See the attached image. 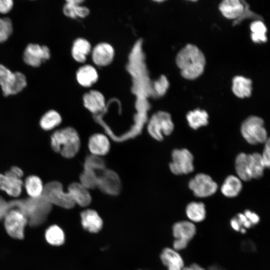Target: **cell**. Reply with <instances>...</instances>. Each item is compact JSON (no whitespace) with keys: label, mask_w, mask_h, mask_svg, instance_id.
Masks as SVG:
<instances>
[{"label":"cell","mask_w":270,"mask_h":270,"mask_svg":"<svg viewBox=\"0 0 270 270\" xmlns=\"http://www.w3.org/2000/svg\"><path fill=\"white\" fill-rule=\"evenodd\" d=\"M5 229L8 234L15 238L22 240L24 236V228L28 223L26 216L19 210L12 208L4 217Z\"/></svg>","instance_id":"obj_9"},{"label":"cell","mask_w":270,"mask_h":270,"mask_svg":"<svg viewBox=\"0 0 270 270\" xmlns=\"http://www.w3.org/2000/svg\"><path fill=\"white\" fill-rule=\"evenodd\" d=\"M114 51L113 47L106 42L96 45L92 50L93 62L97 66H103L110 64L113 60Z\"/></svg>","instance_id":"obj_13"},{"label":"cell","mask_w":270,"mask_h":270,"mask_svg":"<svg viewBox=\"0 0 270 270\" xmlns=\"http://www.w3.org/2000/svg\"><path fill=\"white\" fill-rule=\"evenodd\" d=\"M244 214L252 226L257 224L260 221L258 216L250 210H246Z\"/></svg>","instance_id":"obj_43"},{"label":"cell","mask_w":270,"mask_h":270,"mask_svg":"<svg viewBox=\"0 0 270 270\" xmlns=\"http://www.w3.org/2000/svg\"><path fill=\"white\" fill-rule=\"evenodd\" d=\"M42 196L51 204L66 209L72 208L75 204L68 192H65L62 184L57 181L48 183L44 187Z\"/></svg>","instance_id":"obj_7"},{"label":"cell","mask_w":270,"mask_h":270,"mask_svg":"<svg viewBox=\"0 0 270 270\" xmlns=\"http://www.w3.org/2000/svg\"><path fill=\"white\" fill-rule=\"evenodd\" d=\"M218 8L224 17L236 20L242 14L244 6L242 0H224L220 4Z\"/></svg>","instance_id":"obj_19"},{"label":"cell","mask_w":270,"mask_h":270,"mask_svg":"<svg viewBox=\"0 0 270 270\" xmlns=\"http://www.w3.org/2000/svg\"><path fill=\"white\" fill-rule=\"evenodd\" d=\"M252 82L250 79L237 76L232 79V90L238 98H243L251 95Z\"/></svg>","instance_id":"obj_24"},{"label":"cell","mask_w":270,"mask_h":270,"mask_svg":"<svg viewBox=\"0 0 270 270\" xmlns=\"http://www.w3.org/2000/svg\"><path fill=\"white\" fill-rule=\"evenodd\" d=\"M10 210V208L8 202H6L0 196V220L4 218Z\"/></svg>","instance_id":"obj_42"},{"label":"cell","mask_w":270,"mask_h":270,"mask_svg":"<svg viewBox=\"0 0 270 270\" xmlns=\"http://www.w3.org/2000/svg\"><path fill=\"white\" fill-rule=\"evenodd\" d=\"M250 29L252 32L251 38L254 42L260 43L266 42V28L261 20H256L250 24Z\"/></svg>","instance_id":"obj_33"},{"label":"cell","mask_w":270,"mask_h":270,"mask_svg":"<svg viewBox=\"0 0 270 270\" xmlns=\"http://www.w3.org/2000/svg\"><path fill=\"white\" fill-rule=\"evenodd\" d=\"M91 51L90 43L84 38L76 39L72 48V55L74 59L80 63L84 62L87 56Z\"/></svg>","instance_id":"obj_25"},{"label":"cell","mask_w":270,"mask_h":270,"mask_svg":"<svg viewBox=\"0 0 270 270\" xmlns=\"http://www.w3.org/2000/svg\"><path fill=\"white\" fill-rule=\"evenodd\" d=\"M80 178V182L88 190L97 188L98 175L96 172L84 169Z\"/></svg>","instance_id":"obj_35"},{"label":"cell","mask_w":270,"mask_h":270,"mask_svg":"<svg viewBox=\"0 0 270 270\" xmlns=\"http://www.w3.org/2000/svg\"><path fill=\"white\" fill-rule=\"evenodd\" d=\"M147 128L150 135L160 141L162 140L164 136H169L172 132L174 124L168 112L158 111L151 116Z\"/></svg>","instance_id":"obj_6"},{"label":"cell","mask_w":270,"mask_h":270,"mask_svg":"<svg viewBox=\"0 0 270 270\" xmlns=\"http://www.w3.org/2000/svg\"><path fill=\"white\" fill-rule=\"evenodd\" d=\"M244 6V10L240 16L236 20H234L233 22L234 25H236V24H238L240 23L242 20L244 18H254V19H256V20H262V17L259 16L258 15L256 14L250 10L249 8L248 4L244 1L242 0Z\"/></svg>","instance_id":"obj_39"},{"label":"cell","mask_w":270,"mask_h":270,"mask_svg":"<svg viewBox=\"0 0 270 270\" xmlns=\"http://www.w3.org/2000/svg\"><path fill=\"white\" fill-rule=\"evenodd\" d=\"M209 270H223L217 266H212L209 268Z\"/></svg>","instance_id":"obj_49"},{"label":"cell","mask_w":270,"mask_h":270,"mask_svg":"<svg viewBox=\"0 0 270 270\" xmlns=\"http://www.w3.org/2000/svg\"><path fill=\"white\" fill-rule=\"evenodd\" d=\"M188 126L194 130L206 126L208 123V114L203 110L197 108L189 112L186 116Z\"/></svg>","instance_id":"obj_27"},{"label":"cell","mask_w":270,"mask_h":270,"mask_svg":"<svg viewBox=\"0 0 270 270\" xmlns=\"http://www.w3.org/2000/svg\"><path fill=\"white\" fill-rule=\"evenodd\" d=\"M230 224L232 228L236 231L239 232L243 228L236 216L231 219Z\"/></svg>","instance_id":"obj_47"},{"label":"cell","mask_w":270,"mask_h":270,"mask_svg":"<svg viewBox=\"0 0 270 270\" xmlns=\"http://www.w3.org/2000/svg\"><path fill=\"white\" fill-rule=\"evenodd\" d=\"M10 208H16L26 218L32 227L42 224L51 211V204L42 195L38 198L18 200L8 202Z\"/></svg>","instance_id":"obj_1"},{"label":"cell","mask_w":270,"mask_h":270,"mask_svg":"<svg viewBox=\"0 0 270 270\" xmlns=\"http://www.w3.org/2000/svg\"><path fill=\"white\" fill-rule=\"evenodd\" d=\"M6 172L10 174L19 178H21L23 176V172L22 170L16 166L12 167L9 170L7 171Z\"/></svg>","instance_id":"obj_46"},{"label":"cell","mask_w":270,"mask_h":270,"mask_svg":"<svg viewBox=\"0 0 270 270\" xmlns=\"http://www.w3.org/2000/svg\"><path fill=\"white\" fill-rule=\"evenodd\" d=\"M14 2L12 0H0V13L6 14L12 9Z\"/></svg>","instance_id":"obj_41"},{"label":"cell","mask_w":270,"mask_h":270,"mask_svg":"<svg viewBox=\"0 0 270 270\" xmlns=\"http://www.w3.org/2000/svg\"><path fill=\"white\" fill-rule=\"evenodd\" d=\"M88 147L92 154L101 157L108 152L110 142L105 135L95 134L90 138Z\"/></svg>","instance_id":"obj_17"},{"label":"cell","mask_w":270,"mask_h":270,"mask_svg":"<svg viewBox=\"0 0 270 270\" xmlns=\"http://www.w3.org/2000/svg\"><path fill=\"white\" fill-rule=\"evenodd\" d=\"M75 204L80 206H88L91 202L92 197L89 190L80 182H73L68 187V191Z\"/></svg>","instance_id":"obj_16"},{"label":"cell","mask_w":270,"mask_h":270,"mask_svg":"<svg viewBox=\"0 0 270 270\" xmlns=\"http://www.w3.org/2000/svg\"><path fill=\"white\" fill-rule=\"evenodd\" d=\"M84 0H68L66 1L62 9L64 14L68 17L75 18L80 17L82 6Z\"/></svg>","instance_id":"obj_34"},{"label":"cell","mask_w":270,"mask_h":270,"mask_svg":"<svg viewBox=\"0 0 270 270\" xmlns=\"http://www.w3.org/2000/svg\"><path fill=\"white\" fill-rule=\"evenodd\" d=\"M98 74L95 68L89 64L84 65L78 68L76 78L78 84L84 87H90L98 80Z\"/></svg>","instance_id":"obj_21"},{"label":"cell","mask_w":270,"mask_h":270,"mask_svg":"<svg viewBox=\"0 0 270 270\" xmlns=\"http://www.w3.org/2000/svg\"><path fill=\"white\" fill-rule=\"evenodd\" d=\"M80 218L82 228L90 232L96 233L102 228V220L94 210L88 209L82 211Z\"/></svg>","instance_id":"obj_15"},{"label":"cell","mask_w":270,"mask_h":270,"mask_svg":"<svg viewBox=\"0 0 270 270\" xmlns=\"http://www.w3.org/2000/svg\"><path fill=\"white\" fill-rule=\"evenodd\" d=\"M22 182L21 178L15 177L6 172L0 174V189L12 196H18L22 192Z\"/></svg>","instance_id":"obj_18"},{"label":"cell","mask_w":270,"mask_h":270,"mask_svg":"<svg viewBox=\"0 0 270 270\" xmlns=\"http://www.w3.org/2000/svg\"><path fill=\"white\" fill-rule=\"evenodd\" d=\"M240 132L243 138L250 144H264L268 138L264 120L256 116H248L242 122Z\"/></svg>","instance_id":"obj_4"},{"label":"cell","mask_w":270,"mask_h":270,"mask_svg":"<svg viewBox=\"0 0 270 270\" xmlns=\"http://www.w3.org/2000/svg\"><path fill=\"white\" fill-rule=\"evenodd\" d=\"M169 164L171 172L176 175L186 174L194 170V156L186 148L174 149Z\"/></svg>","instance_id":"obj_8"},{"label":"cell","mask_w":270,"mask_h":270,"mask_svg":"<svg viewBox=\"0 0 270 270\" xmlns=\"http://www.w3.org/2000/svg\"><path fill=\"white\" fill-rule=\"evenodd\" d=\"M26 78L20 72H12L0 64V86L5 96L16 94L26 86Z\"/></svg>","instance_id":"obj_5"},{"label":"cell","mask_w":270,"mask_h":270,"mask_svg":"<svg viewBox=\"0 0 270 270\" xmlns=\"http://www.w3.org/2000/svg\"><path fill=\"white\" fill-rule=\"evenodd\" d=\"M52 150L66 158H72L80 148V136L76 130L67 127L56 130L51 136Z\"/></svg>","instance_id":"obj_3"},{"label":"cell","mask_w":270,"mask_h":270,"mask_svg":"<svg viewBox=\"0 0 270 270\" xmlns=\"http://www.w3.org/2000/svg\"><path fill=\"white\" fill-rule=\"evenodd\" d=\"M195 226L188 221H181L174 224L172 226V233L176 239L188 242L195 235Z\"/></svg>","instance_id":"obj_22"},{"label":"cell","mask_w":270,"mask_h":270,"mask_svg":"<svg viewBox=\"0 0 270 270\" xmlns=\"http://www.w3.org/2000/svg\"><path fill=\"white\" fill-rule=\"evenodd\" d=\"M97 188L106 194L116 196L120 192L122 184L116 172L105 169L98 176Z\"/></svg>","instance_id":"obj_12"},{"label":"cell","mask_w":270,"mask_h":270,"mask_svg":"<svg viewBox=\"0 0 270 270\" xmlns=\"http://www.w3.org/2000/svg\"><path fill=\"white\" fill-rule=\"evenodd\" d=\"M235 170L237 176L244 181L252 179L249 164L248 154L240 152L235 159Z\"/></svg>","instance_id":"obj_26"},{"label":"cell","mask_w":270,"mask_h":270,"mask_svg":"<svg viewBox=\"0 0 270 270\" xmlns=\"http://www.w3.org/2000/svg\"><path fill=\"white\" fill-rule=\"evenodd\" d=\"M242 228L246 229L250 228L252 225L248 220L244 214H238L236 216Z\"/></svg>","instance_id":"obj_44"},{"label":"cell","mask_w":270,"mask_h":270,"mask_svg":"<svg viewBox=\"0 0 270 270\" xmlns=\"http://www.w3.org/2000/svg\"><path fill=\"white\" fill-rule=\"evenodd\" d=\"M24 186L30 198H36L42 195L44 187L41 180L38 176H28L26 179Z\"/></svg>","instance_id":"obj_30"},{"label":"cell","mask_w":270,"mask_h":270,"mask_svg":"<svg viewBox=\"0 0 270 270\" xmlns=\"http://www.w3.org/2000/svg\"><path fill=\"white\" fill-rule=\"evenodd\" d=\"M84 107L93 114H98L106 108L104 96L98 90H91L83 96Z\"/></svg>","instance_id":"obj_14"},{"label":"cell","mask_w":270,"mask_h":270,"mask_svg":"<svg viewBox=\"0 0 270 270\" xmlns=\"http://www.w3.org/2000/svg\"><path fill=\"white\" fill-rule=\"evenodd\" d=\"M248 159L252 178H261L266 168L261 154L258 152L248 154Z\"/></svg>","instance_id":"obj_29"},{"label":"cell","mask_w":270,"mask_h":270,"mask_svg":"<svg viewBox=\"0 0 270 270\" xmlns=\"http://www.w3.org/2000/svg\"><path fill=\"white\" fill-rule=\"evenodd\" d=\"M176 64L182 77L194 80L204 72L206 58L202 52L196 46L188 44L178 54Z\"/></svg>","instance_id":"obj_2"},{"label":"cell","mask_w":270,"mask_h":270,"mask_svg":"<svg viewBox=\"0 0 270 270\" xmlns=\"http://www.w3.org/2000/svg\"><path fill=\"white\" fill-rule=\"evenodd\" d=\"M270 139L264 143V148L261 156L264 162L266 168H269L270 165Z\"/></svg>","instance_id":"obj_40"},{"label":"cell","mask_w":270,"mask_h":270,"mask_svg":"<svg viewBox=\"0 0 270 270\" xmlns=\"http://www.w3.org/2000/svg\"><path fill=\"white\" fill-rule=\"evenodd\" d=\"M84 169L96 172L105 170V163L100 156L91 154L86 158L84 164Z\"/></svg>","instance_id":"obj_36"},{"label":"cell","mask_w":270,"mask_h":270,"mask_svg":"<svg viewBox=\"0 0 270 270\" xmlns=\"http://www.w3.org/2000/svg\"><path fill=\"white\" fill-rule=\"evenodd\" d=\"M50 57V50L47 46L36 44H28L22 55L24 62L34 68L40 66L42 62L49 60Z\"/></svg>","instance_id":"obj_11"},{"label":"cell","mask_w":270,"mask_h":270,"mask_svg":"<svg viewBox=\"0 0 270 270\" xmlns=\"http://www.w3.org/2000/svg\"><path fill=\"white\" fill-rule=\"evenodd\" d=\"M188 188L198 198H206L216 192L218 186L210 176L204 173L196 174L188 182Z\"/></svg>","instance_id":"obj_10"},{"label":"cell","mask_w":270,"mask_h":270,"mask_svg":"<svg viewBox=\"0 0 270 270\" xmlns=\"http://www.w3.org/2000/svg\"><path fill=\"white\" fill-rule=\"evenodd\" d=\"M188 242L184 240L176 239L173 243V246L176 250H182L186 247Z\"/></svg>","instance_id":"obj_45"},{"label":"cell","mask_w":270,"mask_h":270,"mask_svg":"<svg viewBox=\"0 0 270 270\" xmlns=\"http://www.w3.org/2000/svg\"><path fill=\"white\" fill-rule=\"evenodd\" d=\"M13 31L12 23L8 18H0V43L6 42Z\"/></svg>","instance_id":"obj_38"},{"label":"cell","mask_w":270,"mask_h":270,"mask_svg":"<svg viewBox=\"0 0 270 270\" xmlns=\"http://www.w3.org/2000/svg\"><path fill=\"white\" fill-rule=\"evenodd\" d=\"M45 238L49 244L55 246L62 244L65 240L64 231L57 225H52L46 230Z\"/></svg>","instance_id":"obj_31"},{"label":"cell","mask_w":270,"mask_h":270,"mask_svg":"<svg viewBox=\"0 0 270 270\" xmlns=\"http://www.w3.org/2000/svg\"><path fill=\"white\" fill-rule=\"evenodd\" d=\"M62 122L60 115L54 110L46 112L40 120V126L44 130H50L59 125Z\"/></svg>","instance_id":"obj_32"},{"label":"cell","mask_w":270,"mask_h":270,"mask_svg":"<svg viewBox=\"0 0 270 270\" xmlns=\"http://www.w3.org/2000/svg\"><path fill=\"white\" fill-rule=\"evenodd\" d=\"M160 260L168 270H182L184 261L180 255L176 250L165 248L160 256Z\"/></svg>","instance_id":"obj_20"},{"label":"cell","mask_w":270,"mask_h":270,"mask_svg":"<svg viewBox=\"0 0 270 270\" xmlns=\"http://www.w3.org/2000/svg\"><path fill=\"white\" fill-rule=\"evenodd\" d=\"M242 180L234 175L228 176L224 180L220 188L222 194L228 198L236 196L242 188Z\"/></svg>","instance_id":"obj_23"},{"label":"cell","mask_w":270,"mask_h":270,"mask_svg":"<svg viewBox=\"0 0 270 270\" xmlns=\"http://www.w3.org/2000/svg\"><path fill=\"white\" fill-rule=\"evenodd\" d=\"M182 270H206L198 264H193L188 266L184 268Z\"/></svg>","instance_id":"obj_48"},{"label":"cell","mask_w":270,"mask_h":270,"mask_svg":"<svg viewBox=\"0 0 270 270\" xmlns=\"http://www.w3.org/2000/svg\"><path fill=\"white\" fill-rule=\"evenodd\" d=\"M169 85L167 78L164 75H162L152 84L154 97L163 96L166 93Z\"/></svg>","instance_id":"obj_37"},{"label":"cell","mask_w":270,"mask_h":270,"mask_svg":"<svg viewBox=\"0 0 270 270\" xmlns=\"http://www.w3.org/2000/svg\"><path fill=\"white\" fill-rule=\"evenodd\" d=\"M186 212L188 218L194 222H202L206 216V207L202 202L189 203L186 207Z\"/></svg>","instance_id":"obj_28"}]
</instances>
